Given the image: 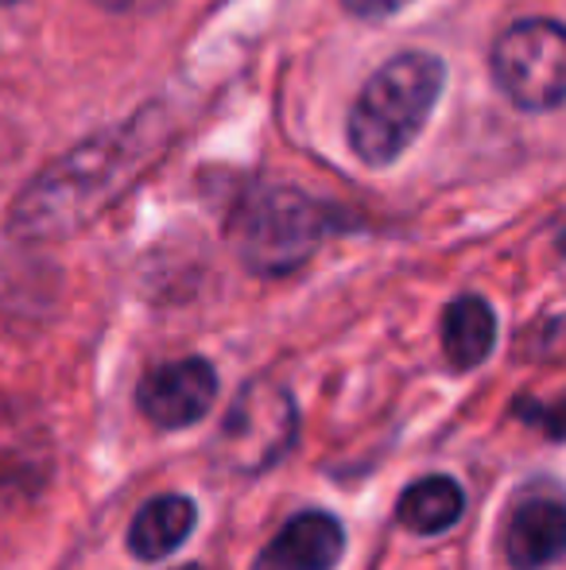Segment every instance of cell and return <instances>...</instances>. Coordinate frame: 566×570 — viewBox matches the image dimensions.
Instances as JSON below:
<instances>
[{"instance_id": "6da1fadb", "label": "cell", "mask_w": 566, "mask_h": 570, "mask_svg": "<svg viewBox=\"0 0 566 570\" xmlns=\"http://www.w3.org/2000/svg\"><path fill=\"white\" fill-rule=\"evenodd\" d=\"M140 132L143 120L125 125L121 132L98 136V140L75 148L67 159H59L20 198L12 229L23 237H59V233L78 229L86 218H93L137 175L143 156Z\"/></svg>"}, {"instance_id": "7a4b0ae2", "label": "cell", "mask_w": 566, "mask_h": 570, "mask_svg": "<svg viewBox=\"0 0 566 570\" xmlns=\"http://www.w3.org/2000/svg\"><path fill=\"white\" fill-rule=\"evenodd\" d=\"M446 82V67L435 55L408 51L377 70L349 109V148L361 164H396L424 132Z\"/></svg>"}, {"instance_id": "3957f363", "label": "cell", "mask_w": 566, "mask_h": 570, "mask_svg": "<svg viewBox=\"0 0 566 570\" xmlns=\"http://www.w3.org/2000/svg\"><path fill=\"white\" fill-rule=\"evenodd\" d=\"M326 214L302 190L265 187L241 206L234 222V240L245 268L257 276H287L302 268L318 248Z\"/></svg>"}, {"instance_id": "277c9868", "label": "cell", "mask_w": 566, "mask_h": 570, "mask_svg": "<svg viewBox=\"0 0 566 570\" xmlns=\"http://www.w3.org/2000/svg\"><path fill=\"white\" fill-rule=\"evenodd\" d=\"M493 78L516 109L552 114L566 94V36L555 20H520L493 47Z\"/></svg>"}, {"instance_id": "5b68a950", "label": "cell", "mask_w": 566, "mask_h": 570, "mask_svg": "<svg viewBox=\"0 0 566 570\" xmlns=\"http://www.w3.org/2000/svg\"><path fill=\"white\" fill-rule=\"evenodd\" d=\"M295 404L272 381H249L229 404L214 439V458L234 473H265L291 451Z\"/></svg>"}, {"instance_id": "8992f818", "label": "cell", "mask_w": 566, "mask_h": 570, "mask_svg": "<svg viewBox=\"0 0 566 570\" xmlns=\"http://www.w3.org/2000/svg\"><path fill=\"white\" fill-rule=\"evenodd\" d=\"M214 400H218V373L202 357L167 361V365L151 368L137 392L140 412L163 431L198 423L214 407Z\"/></svg>"}, {"instance_id": "52a82bcc", "label": "cell", "mask_w": 566, "mask_h": 570, "mask_svg": "<svg viewBox=\"0 0 566 570\" xmlns=\"http://www.w3.org/2000/svg\"><path fill=\"white\" fill-rule=\"evenodd\" d=\"M341 551H346V535L330 512H299L268 543L260 570H334Z\"/></svg>"}, {"instance_id": "ba28073f", "label": "cell", "mask_w": 566, "mask_h": 570, "mask_svg": "<svg viewBox=\"0 0 566 570\" xmlns=\"http://www.w3.org/2000/svg\"><path fill=\"white\" fill-rule=\"evenodd\" d=\"M566 512L559 501H524L505 532L508 563L516 570H539L563 556Z\"/></svg>"}, {"instance_id": "9c48e42d", "label": "cell", "mask_w": 566, "mask_h": 570, "mask_svg": "<svg viewBox=\"0 0 566 570\" xmlns=\"http://www.w3.org/2000/svg\"><path fill=\"white\" fill-rule=\"evenodd\" d=\"M198 520V509L190 497L182 493H167L148 501L137 512L129 528V548L132 556L143 559V563H156V559H167L171 551H179L187 543L190 528Z\"/></svg>"}, {"instance_id": "30bf717a", "label": "cell", "mask_w": 566, "mask_h": 570, "mask_svg": "<svg viewBox=\"0 0 566 570\" xmlns=\"http://www.w3.org/2000/svg\"><path fill=\"white\" fill-rule=\"evenodd\" d=\"M497 342V315L481 295H458L443 315V350L454 368H474Z\"/></svg>"}, {"instance_id": "8fae6325", "label": "cell", "mask_w": 566, "mask_h": 570, "mask_svg": "<svg viewBox=\"0 0 566 570\" xmlns=\"http://www.w3.org/2000/svg\"><path fill=\"white\" fill-rule=\"evenodd\" d=\"M466 512V493L454 478H424L411 489L400 493V504H396V520H400L408 532L416 535H438L446 528H454Z\"/></svg>"}, {"instance_id": "7c38bea8", "label": "cell", "mask_w": 566, "mask_h": 570, "mask_svg": "<svg viewBox=\"0 0 566 570\" xmlns=\"http://www.w3.org/2000/svg\"><path fill=\"white\" fill-rule=\"evenodd\" d=\"M346 4V12H354L357 20H388V16H396L400 8H408L411 0H341Z\"/></svg>"}, {"instance_id": "4fadbf2b", "label": "cell", "mask_w": 566, "mask_h": 570, "mask_svg": "<svg viewBox=\"0 0 566 570\" xmlns=\"http://www.w3.org/2000/svg\"><path fill=\"white\" fill-rule=\"evenodd\" d=\"M93 4L109 8V12H125V16H137V12H156V8H163L167 0H93Z\"/></svg>"}, {"instance_id": "5bb4252c", "label": "cell", "mask_w": 566, "mask_h": 570, "mask_svg": "<svg viewBox=\"0 0 566 570\" xmlns=\"http://www.w3.org/2000/svg\"><path fill=\"white\" fill-rule=\"evenodd\" d=\"M8 4H16V0H0V8H8Z\"/></svg>"}, {"instance_id": "9a60e30c", "label": "cell", "mask_w": 566, "mask_h": 570, "mask_svg": "<svg viewBox=\"0 0 566 570\" xmlns=\"http://www.w3.org/2000/svg\"><path fill=\"white\" fill-rule=\"evenodd\" d=\"M179 570H198V567H179Z\"/></svg>"}]
</instances>
